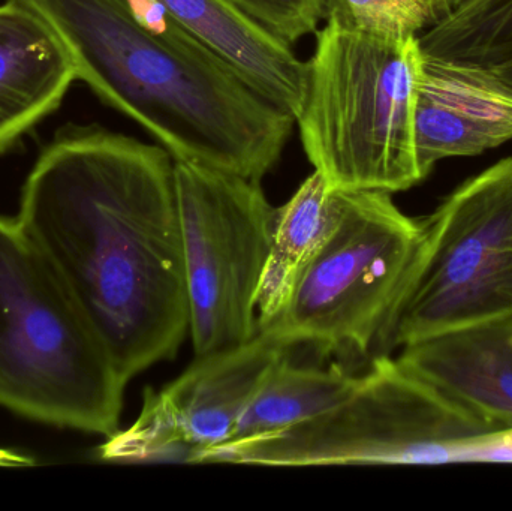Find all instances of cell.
I'll use <instances>...</instances> for the list:
<instances>
[{"instance_id": "6da1fadb", "label": "cell", "mask_w": 512, "mask_h": 511, "mask_svg": "<svg viewBox=\"0 0 512 511\" xmlns=\"http://www.w3.org/2000/svg\"><path fill=\"white\" fill-rule=\"evenodd\" d=\"M18 221L126 383L189 335L176 159L98 128L60 135L21 192Z\"/></svg>"}, {"instance_id": "7a4b0ae2", "label": "cell", "mask_w": 512, "mask_h": 511, "mask_svg": "<svg viewBox=\"0 0 512 511\" xmlns=\"http://www.w3.org/2000/svg\"><path fill=\"white\" fill-rule=\"evenodd\" d=\"M56 33L77 78L176 161L261 182L295 119L147 0H12Z\"/></svg>"}, {"instance_id": "3957f363", "label": "cell", "mask_w": 512, "mask_h": 511, "mask_svg": "<svg viewBox=\"0 0 512 511\" xmlns=\"http://www.w3.org/2000/svg\"><path fill=\"white\" fill-rule=\"evenodd\" d=\"M424 72L418 35L396 38L325 20L306 62L295 123L333 191H406L424 179L414 114Z\"/></svg>"}, {"instance_id": "277c9868", "label": "cell", "mask_w": 512, "mask_h": 511, "mask_svg": "<svg viewBox=\"0 0 512 511\" xmlns=\"http://www.w3.org/2000/svg\"><path fill=\"white\" fill-rule=\"evenodd\" d=\"M128 386L50 261L0 215V407L108 438Z\"/></svg>"}, {"instance_id": "5b68a950", "label": "cell", "mask_w": 512, "mask_h": 511, "mask_svg": "<svg viewBox=\"0 0 512 511\" xmlns=\"http://www.w3.org/2000/svg\"><path fill=\"white\" fill-rule=\"evenodd\" d=\"M504 429L424 383L397 359L373 356L352 392L313 419L222 444L195 464L255 467L439 465L481 462Z\"/></svg>"}, {"instance_id": "8992f818", "label": "cell", "mask_w": 512, "mask_h": 511, "mask_svg": "<svg viewBox=\"0 0 512 511\" xmlns=\"http://www.w3.org/2000/svg\"><path fill=\"white\" fill-rule=\"evenodd\" d=\"M373 356L512 312V156L466 180L432 215Z\"/></svg>"}, {"instance_id": "52a82bcc", "label": "cell", "mask_w": 512, "mask_h": 511, "mask_svg": "<svg viewBox=\"0 0 512 511\" xmlns=\"http://www.w3.org/2000/svg\"><path fill=\"white\" fill-rule=\"evenodd\" d=\"M342 218L283 311L259 329L321 353L372 354L420 240V222L378 191L343 192Z\"/></svg>"}, {"instance_id": "ba28073f", "label": "cell", "mask_w": 512, "mask_h": 511, "mask_svg": "<svg viewBox=\"0 0 512 511\" xmlns=\"http://www.w3.org/2000/svg\"><path fill=\"white\" fill-rule=\"evenodd\" d=\"M176 185L195 356L246 344L277 207L256 180L195 162L176 161Z\"/></svg>"}, {"instance_id": "9c48e42d", "label": "cell", "mask_w": 512, "mask_h": 511, "mask_svg": "<svg viewBox=\"0 0 512 511\" xmlns=\"http://www.w3.org/2000/svg\"><path fill=\"white\" fill-rule=\"evenodd\" d=\"M289 351L258 333L246 344L197 356L176 380L146 390L135 422L105 438L98 458L132 464L177 456L195 464L230 438L265 375Z\"/></svg>"}, {"instance_id": "30bf717a", "label": "cell", "mask_w": 512, "mask_h": 511, "mask_svg": "<svg viewBox=\"0 0 512 511\" xmlns=\"http://www.w3.org/2000/svg\"><path fill=\"white\" fill-rule=\"evenodd\" d=\"M396 359L454 404L512 429V312L406 345Z\"/></svg>"}, {"instance_id": "8fae6325", "label": "cell", "mask_w": 512, "mask_h": 511, "mask_svg": "<svg viewBox=\"0 0 512 511\" xmlns=\"http://www.w3.org/2000/svg\"><path fill=\"white\" fill-rule=\"evenodd\" d=\"M215 51L267 101L292 117L304 95L306 62L227 0H147Z\"/></svg>"}, {"instance_id": "7c38bea8", "label": "cell", "mask_w": 512, "mask_h": 511, "mask_svg": "<svg viewBox=\"0 0 512 511\" xmlns=\"http://www.w3.org/2000/svg\"><path fill=\"white\" fill-rule=\"evenodd\" d=\"M77 72L56 33L20 3L0 5V153L68 92Z\"/></svg>"}, {"instance_id": "4fadbf2b", "label": "cell", "mask_w": 512, "mask_h": 511, "mask_svg": "<svg viewBox=\"0 0 512 511\" xmlns=\"http://www.w3.org/2000/svg\"><path fill=\"white\" fill-rule=\"evenodd\" d=\"M512 140V99L424 66L414 114L424 179L442 159L475 156Z\"/></svg>"}, {"instance_id": "5bb4252c", "label": "cell", "mask_w": 512, "mask_h": 511, "mask_svg": "<svg viewBox=\"0 0 512 511\" xmlns=\"http://www.w3.org/2000/svg\"><path fill=\"white\" fill-rule=\"evenodd\" d=\"M418 42L429 71L512 99V0H466Z\"/></svg>"}, {"instance_id": "9a60e30c", "label": "cell", "mask_w": 512, "mask_h": 511, "mask_svg": "<svg viewBox=\"0 0 512 511\" xmlns=\"http://www.w3.org/2000/svg\"><path fill=\"white\" fill-rule=\"evenodd\" d=\"M345 195L313 171L288 203L277 207L270 252L256 297L259 329L276 318L321 254L342 218Z\"/></svg>"}, {"instance_id": "2e32d148", "label": "cell", "mask_w": 512, "mask_h": 511, "mask_svg": "<svg viewBox=\"0 0 512 511\" xmlns=\"http://www.w3.org/2000/svg\"><path fill=\"white\" fill-rule=\"evenodd\" d=\"M358 378L360 374L339 365H297L288 353L265 375L224 444L274 434L313 419L346 398Z\"/></svg>"}, {"instance_id": "e0dca14e", "label": "cell", "mask_w": 512, "mask_h": 511, "mask_svg": "<svg viewBox=\"0 0 512 511\" xmlns=\"http://www.w3.org/2000/svg\"><path fill=\"white\" fill-rule=\"evenodd\" d=\"M378 35H420L433 23L424 0H325V20Z\"/></svg>"}, {"instance_id": "ac0fdd59", "label": "cell", "mask_w": 512, "mask_h": 511, "mask_svg": "<svg viewBox=\"0 0 512 511\" xmlns=\"http://www.w3.org/2000/svg\"><path fill=\"white\" fill-rule=\"evenodd\" d=\"M237 11L288 45L318 30L325 0H227Z\"/></svg>"}, {"instance_id": "d6986e66", "label": "cell", "mask_w": 512, "mask_h": 511, "mask_svg": "<svg viewBox=\"0 0 512 511\" xmlns=\"http://www.w3.org/2000/svg\"><path fill=\"white\" fill-rule=\"evenodd\" d=\"M32 465H35V461L30 456L21 455L14 450L0 449V467L24 468Z\"/></svg>"}, {"instance_id": "ffe728a7", "label": "cell", "mask_w": 512, "mask_h": 511, "mask_svg": "<svg viewBox=\"0 0 512 511\" xmlns=\"http://www.w3.org/2000/svg\"><path fill=\"white\" fill-rule=\"evenodd\" d=\"M465 2L466 0H429L430 9H432L433 14V23L447 17V15L456 11Z\"/></svg>"}, {"instance_id": "44dd1931", "label": "cell", "mask_w": 512, "mask_h": 511, "mask_svg": "<svg viewBox=\"0 0 512 511\" xmlns=\"http://www.w3.org/2000/svg\"><path fill=\"white\" fill-rule=\"evenodd\" d=\"M424 2H427V5H429V0H424ZM430 6V5H429Z\"/></svg>"}]
</instances>
